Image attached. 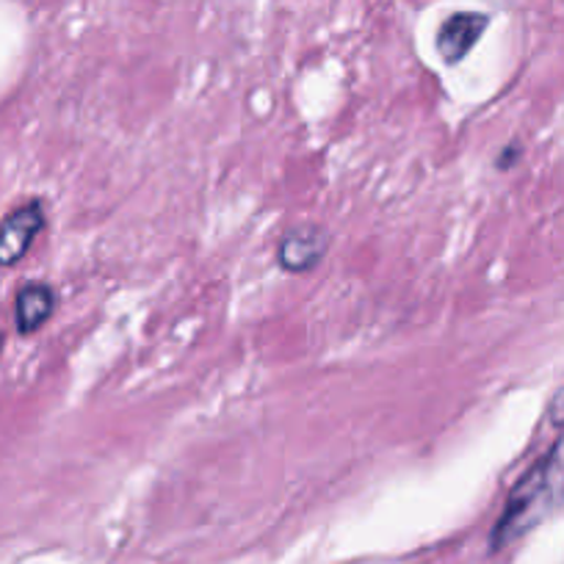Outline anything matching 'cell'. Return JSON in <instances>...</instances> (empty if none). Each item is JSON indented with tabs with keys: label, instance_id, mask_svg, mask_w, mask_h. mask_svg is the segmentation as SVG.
I'll return each mask as SVG.
<instances>
[{
	"label": "cell",
	"instance_id": "cell-4",
	"mask_svg": "<svg viewBox=\"0 0 564 564\" xmlns=\"http://www.w3.org/2000/svg\"><path fill=\"white\" fill-rule=\"evenodd\" d=\"M490 25V18L481 12H457L448 20H443L441 31H437V53L446 64H457L468 56L481 40V34Z\"/></svg>",
	"mask_w": 564,
	"mask_h": 564
},
{
	"label": "cell",
	"instance_id": "cell-6",
	"mask_svg": "<svg viewBox=\"0 0 564 564\" xmlns=\"http://www.w3.org/2000/svg\"><path fill=\"white\" fill-rule=\"evenodd\" d=\"M547 415H551V421L556 423V426H564V388L553 395L551 406H547Z\"/></svg>",
	"mask_w": 564,
	"mask_h": 564
},
{
	"label": "cell",
	"instance_id": "cell-8",
	"mask_svg": "<svg viewBox=\"0 0 564 564\" xmlns=\"http://www.w3.org/2000/svg\"><path fill=\"white\" fill-rule=\"evenodd\" d=\"M0 346H3V335H0Z\"/></svg>",
	"mask_w": 564,
	"mask_h": 564
},
{
	"label": "cell",
	"instance_id": "cell-7",
	"mask_svg": "<svg viewBox=\"0 0 564 564\" xmlns=\"http://www.w3.org/2000/svg\"><path fill=\"white\" fill-rule=\"evenodd\" d=\"M518 159H520V148L518 144H512V148L503 150L501 159H498V170H509V166H512Z\"/></svg>",
	"mask_w": 564,
	"mask_h": 564
},
{
	"label": "cell",
	"instance_id": "cell-2",
	"mask_svg": "<svg viewBox=\"0 0 564 564\" xmlns=\"http://www.w3.org/2000/svg\"><path fill=\"white\" fill-rule=\"evenodd\" d=\"M45 230V208L42 203H31L14 208L0 221V265H18L34 247L36 236Z\"/></svg>",
	"mask_w": 564,
	"mask_h": 564
},
{
	"label": "cell",
	"instance_id": "cell-5",
	"mask_svg": "<svg viewBox=\"0 0 564 564\" xmlns=\"http://www.w3.org/2000/svg\"><path fill=\"white\" fill-rule=\"evenodd\" d=\"M56 311V294L47 282H29L14 300V322L23 335L36 333Z\"/></svg>",
	"mask_w": 564,
	"mask_h": 564
},
{
	"label": "cell",
	"instance_id": "cell-1",
	"mask_svg": "<svg viewBox=\"0 0 564 564\" xmlns=\"http://www.w3.org/2000/svg\"><path fill=\"white\" fill-rule=\"evenodd\" d=\"M564 498V426L558 441L553 443L551 452L531 465L529 474L514 485L509 492V501L503 507L501 518H498L496 529H492L490 547L501 551V547L512 545L523 534H529L536 523L547 518L553 509L562 503Z\"/></svg>",
	"mask_w": 564,
	"mask_h": 564
},
{
	"label": "cell",
	"instance_id": "cell-3",
	"mask_svg": "<svg viewBox=\"0 0 564 564\" xmlns=\"http://www.w3.org/2000/svg\"><path fill=\"white\" fill-rule=\"evenodd\" d=\"M329 249V232L318 225H296L282 232L276 243V263L291 274L316 269Z\"/></svg>",
	"mask_w": 564,
	"mask_h": 564
}]
</instances>
